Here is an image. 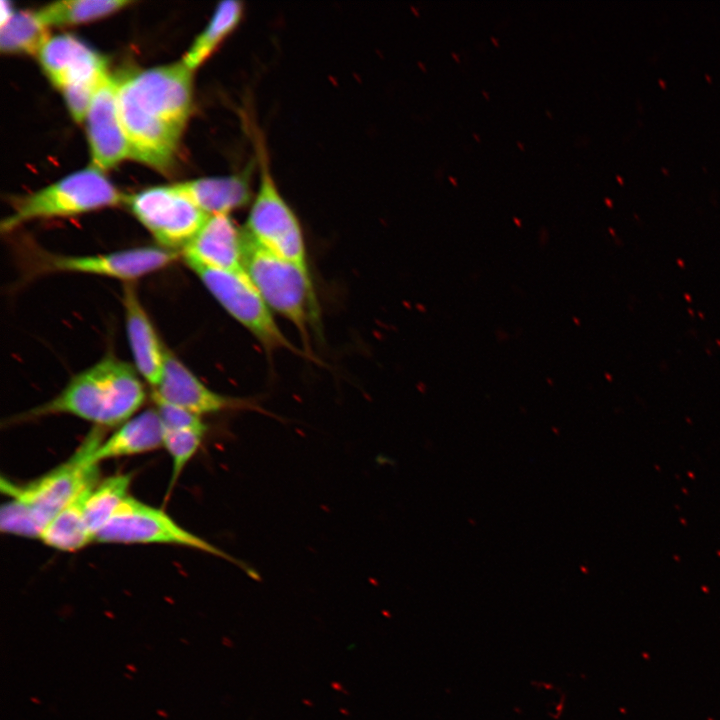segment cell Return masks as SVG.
<instances>
[{"label": "cell", "instance_id": "22", "mask_svg": "<svg viewBox=\"0 0 720 720\" xmlns=\"http://www.w3.org/2000/svg\"><path fill=\"white\" fill-rule=\"evenodd\" d=\"M130 3L126 0H64L50 3L36 14L47 27L71 25L104 17Z\"/></svg>", "mask_w": 720, "mask_h": 720}, {"label": "cell", "instance_id": "14", "mask_svg": "<svg viewBox=\"0 0 720 720\" xmlns=\"http://www.w3.org/2000/svg\"><path fill=\"white\" fill-rule=\"evenodd\" d=\"M152 393L198 416L249 406L245 400L222 395L208 388L167 347L162 375Z\"/></svg>", "mask_w": 720, "mask_h": 720}, {"label": "cell", "instance_id": "23", "mask_svg": "<svg viewBox=\"0 0 720 720\" xmlns=\"http://www.w3.org/2000/svg\"><path fill=\"white\" fill-rule=\"evenodd\" d=\"M49 38L47 26L36 12L18 11L1 25L0 48L6 53L38 55Z\"/></svg>", "mask_w": 720, "mask_h": 720}, {"label": "cell", "instance_id": "18", "mask_svg": "<svg viewBox=\"0 0 720 720\" xmlns=\"http://www.w3.org/2000/svg\"><path fill=\"white\" fill-rule=\"evenodd\" d=\"M248 174L206 177L176 184L206 214H229L246 206L251 198Z\"/></svg>", "mask_w": 720, "mask_h": 720}, {"label": "cell", "instance_id": "31", "mask_svg": "<svg viewBox=\"0 0 720 720\" xmlns=\"http://www.w3.org/2000/svg\"><path fill=\"white\" fill-rule=\"evenodd\" d=\"M517 144H518V146H519L522 150H524L523 143H521L520 141H517Z\"/></svg>", "mask_w": 720, "mask_h": 720}, {"label": "cell", "instance_id": "28", "mask_svg": "<svg viewBox=\"0 0 720 720\" xmlns=\"http://www.w3.org/2000/svg\"><path fill=\"white\" fill-rule=\"evenodd\" d=\"M449 180H450L454 185H457V179L453 178L452 176H449Z\"/></svg>", "mask_w": 720, "mask_h": 720}, {"label": "cell", "instance_id": "27", "mask_svg": "<svg viewBox=\"0 0 720 720\" xmlns=\"http://www.w3.org/2000/svg\"><path fill=\"white\" fill-rule=\"evenodd\" d=\"M513 221L516 223L517 226H521V220H520V219L514 217V218H513Z\"/></svg>", "mask_w": 720, "mask_h": 720}, {"label": "cell", "instance_id": "32", "mask_svg": "<svg viewBox=\"0 0 720 720\" xmlns=\"http://www.w3.org/2000/svg\"><path fill=\"white\" fill-rule=\"evenodd\" d=\"M482 94H483L486 98H489V93H487L486 91H482Z\"/></svg>", "mask_w": 720, "mask_h": 720}, {"label": "cell", "instance_id": "24", "mask_svg": "<svg viewBox=\"0 0 720 720\" xmlns=\"http://www.w3.org/2000/svg\"><path fill=\"white\" fill-rule=\"evenodd\" d=\"M206 431L164 429L163 446L172 459L171 486L199 449Z\"/></svg>", "mask_w": 720, "mask_h": 720}, {"label": "cell", "instance_id": "17", "mask_svg": "<svg viewBox=\"0 0 720 720\" xmlns=\"http://www.w3.org/2000/svg\"><path fill=\"white\" fill-rule=\"evenodd\" d=\"M164 427L156 409L131 417L96 448L93 461L141 454L163 446Z\"/></svg>", "mask_w": 720, "mask_h": 720}, {"label": "cell", "instance_id": "4", "mask_svg": "<svg viewBox=\"0 0 720 720\" xmlns=\"http://www.w3.org/2000/svg\"><path fill=\"white\" fill-rule=\"evenodd\" d=\"M125 195L95 167L77 171L16 201L0 225L9 233L31 220L74 216L124 203Z\"/></svg>", "mask_w": 720, "mask_h": 720}, {"label": "cell", "instance_id": "29", "mask_svg": "<svg viewBox=\"0 0 720 720\" xmlns=\"http://www.w3.org/2000/svg\"><path fill=\"white\" fill-rule=\"evenodd\" d=\"M451 55L459 62V57L455 52H452Z\"/></svg>", "mask_w": 720, "mask_h": 720}, {"label": "cell", "instance_id": "1", "mask_svg": "<svg viewBox=\"0 0 720 720\" xmlns=\"http://www.w3.org/2000/svg\"><path fill=\"white\" fill-rule=\"evenodd\" d=\"M136 369L107 355L73 376L52 399L23 413L21 420L69 414L96 426H120L143 405L146 392Z\"/></svg>", "mask_w": 720, "mask_h": 720}, {"label": "cell", "instance_id": "21", "mask_svg": "<svg viewBox=\"0 0 720 720\" xmlns=\"http://www.w3.org/2000/svg\"><path fill=\"white\" fill-rule=\"evenodd\" d=\"M131 481V474H116L100 480L92 489L85 504V521L94 540L129 496Z\"/></svg>", "mask_w": 720, "mask_h": 720}, {"label": "cell", "instance_id": "20", "mask_svg": "<svg viewBox=\"0 0 720 720\" xmlns=\"http://www.w3.org/2000/svg\"><path fill=\"white\" fill-rule=\"evenodd\" d=\"M243 13L242 3L239 1L221 2L215 10L209 24L198 35L189 50L186 52L183 62L192 71L202 64L219 44L238 25Z\"/></svg>", "mask_w": 720, "mask_h": 720}, {"label": "cell", "instance_id": "33", "mask_svg": "<svg viewBox=\"0 0 720 720\" xmlns=\"http://www.w3.org/2000/svg\"><path fill=\"white\" fill-rule=\"evenodd\" d=\"M546 113L548 114V116H549L550 118L553 117L549 110H546Z\"/></svg>", "mask_w": 720, "mask_h": 720}, {"label": "cell", "instance_id": "19", "mask_svg": "<svg viewBox=\"0 0 720 720\" xmlns=\"http://www.w3.org/2000/svg\"><path fill=\"white\" fill-rule=\"evenodd\" d=\"M97 483L82 490L49 522L40 536L44 544L60 551L75 552L94 541L85 521V504Z\"/></svg>", "mask_w": 720, "mask_h": 720}, {"label": "cell", "instance_id": "15", "mask_svg": "<svg viewBox=\"0 0 720 720\" xmlns=\"http://www.w3.org/2000/svg\"><path fill=\"white\" fill-rule=\"evenodd\" d=\"M181 256L189 268L244 271L243 229L236 226L229 214L210 215Z\"/></svg>", "mask_w": 720, "mask_h": 720}, {"label": "cell", "instance_id": "13", "mask_svg": "<svg viewBox=\"0 0 720 720\" xmlns=\"http://www.w3.org/2000/svg\"><path fill=\"white\" fill-rule=\"evenodd\" d=\"M117 89L118 80L108 73L97 87L85 117L92 166L100 171L129 157L118 111Z\"/></svg>", "mask_w": 720, "mask_h": 720}, {"label": "cell", "instance_id": "26", "mask_svg": "<svg viewBox=\"0 0 720 720\" xmlns=\"http://www.w3.org/2000/svg\"><path fill=\"white\" fill-rule=\"evenodd\" d=\"M13 13L11 4L7 1H1V25L8 21Z\"/></svg>", "mask_w": 720, "mask_h": 720}, {"label": "cell", "instance_id": "5", "mask_svg": "<svg viewBox=\"0 0 720 720\" xmlns=\"http://www.w3.org/2000/svg\"><path fill=\"white\" fill-rule=\"evenodd\" d=\"M94 541L183 546L223 558L245 570L249 575L255 576L252 569L242 561L186 530L162 509L141 502L130 495L96 534Z\"/></svg>", "mask_w": 720, "mask_h": 720}, {"label": "cell", "instance_id": "2", "mask_svg": "<svg viewBox=\"0 0 720 720\" xmlns=\"http://www.w3.org/2000/svg\"><path fill=\"white\" fill-rule=\"evenodd\" d=\"M243 236L244 271L269 308L288 319L308 347L309 327L319 323V305L308 268L270 253L244 230Z\"/></svg>", "mask_w": 720, "mask_h": 720}, {"label": "cell", "instance_id": "11", "mask_svg": "<svg viewBox=\"0 0 720 720\" xmlns=\"http://www.w3.org/2000/svg\"><path fill=\"white\" fill-rule=\"evenodd\" d=\"M181 253L163 247L144 246L93 255H63L40 251L36 272H63L136 280L170 265Z\"/></svg>", "mask_w": 720, "mask_h": 720}, {"label": "cell", "instance_id": "9", "mask_svg": "<svg viewBox=\"0 0 720 720\" xmlns=\"http://www.w3.org/2000/svg\"><path fill=\"white\" fill-rule=\"evenodd\" d=\"M124 203L160 247L180 253L209 217L176 184L125 195Z\"/></svg>", "mask_w": 720, "mask_h": 720}, {"label": "cell", "instance_id": "8", "mask_svg": "<svg viewBox=\"0 0 720 720\" xmlns=\"http://www.w3.org/2000/svg\"><path fill=\"white\" fill-rule=\"evenodd\" d=\"M243 230L252 241L270 253L308 268L300 223L278 191L263 152L258 190Z\"/></svg>", "mask_w": 720, "mask_h": 720}, {"label": "cell", "instance_id": "7", "mask_svg": "<svg viewBox=\"0 0 720 720\" xmlns=\"http://www.w3.org/2000/svg\"><path fill=\"white\" fill-rule=\"evenodd\" d=\"M224 310L246 328L267 352L290 350L306 356L284 335L272 310L245 271H226L206 267L190 268Z\"/></svg>", "mask_w": 720, "mask_h": 720}, {"label": "cell", "instance_id": "3", "mask_svg": "<svg viewBox=\"0 0 720 720\" xmlns=\"http://www.w3.org/2000/svg\"><path fill=\"white\" fill-rule=\"evenodd\" d=\"M103 429L93 428L67 461L37 479L18 484L1 478L2 492L22 504L42 532L82 490L100 481L99 463L93 461V454L104 440Z\"/></svg>", "mask_w": 720, "mask_h": 720}, {"label": "cell", "instance_id": "25", "mask_svg": "<svg viewBox=\"0 0 720 720\" xmlns=\"http://www.w3.org/2000/svg\"><path fill=\"white\" fill-rule=\"evenodd\" d=\"M155 409L162 421L164 429L185 430L193 429L206 431L207 427L198 416L184 408L169 403L155 394H151Z\"/></svg>", "mask_w": 720, "mask_h": 720}, {"label": "cell", "instance_id": "10", "mask_svg": "<svg viewBox=\"0 0 720 720\" xmlns=\"http://www.w3.org/2000/svg\"><path fill=\"white\" fill-rule=\"evenodd\" d=\"M192 72L181 61L137 71L121 80L142 109L182 134L192 107Z\"/></svg>", "mask_w": 720, "mask_h": 720}, {"label": "cell", "instance_id": "6", "mask_svg": "<svg viewBox=\"0 0 720 720\" xmlns=\"http://www.w3.org/2000/svg\"><path fill=\"white\" fill-rule=\"evenodd\" d=\"M40 64L77 122L85 120L93 95L108 74L105 59L71 35L50 37L38 53Z\"/></svg>", "mask_w": 720, "mask_h": 720}, {"label": "cell", "instance_id": "12", "mask_svg": "<svg viewBox=\"0 0 720 720\" xmlns=\"http://www.w3.org/2000/svg\"><path fill=\"white\" fill-rule=\"evenodd\" d=\"M118 80L117 102L129 157L159 170L174 161L181 133L142 109L128 87Z\"/></svg>", "mask_w": 720, "mask_h": 720}, {"label": "cell", "instance_id": "16", "mask_svg": "<svg viewBox=\"0 0 720 720\" xmlns=\"http://www.w3.org/2000/svg\"><path fill=\"white\" fill-rule=\"evenodd\" d=\"M122 302L135 369L153 389L162 375L166 346L162 344L133 283L124 284Z\"/></svg>", "mask_w": 720, "mask_h": 720}, {"label": "cell", "instance_id": "30", "mask_svg": "<svg viewBox=\"0 0 720 720\" xmlns=\"http://www.w3.org/2000/svg\"><path fill=\"white\" fill-rule=\"evenodd\" d=\"M490 39L496 44V46H498V39L494 37H490Z\"/></svg>", "mask_w": 720, "mask_h": 720}, {"label": "cell", "instance_id": "34", "mask_svg": "<svg viewBox=\"0 0 720 720\" xmlns=\"http://www.w3.org/2000/svg\"><path fill=\"white\" fill-rule=\"evenodd\" d=\"M473 136H474L478 141H480V138H479V136H478L477 134L473 133Z\"/></svg>", "mask_w": 720, "mask_h": 720}]
</instances>
